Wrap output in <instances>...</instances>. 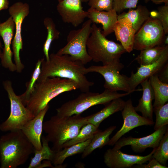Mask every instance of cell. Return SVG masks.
<instances>
[{"instance_id":"6da1fadb","label":"cell","mask_w":168,"mask_h":168,"mask_svg":"<svg viewBox=\"0 0 168 168\" xmlns=\"http://www.w3.org/2000/svg\"><path fill=\"white\" fill-rule=\"evenodd\" d=\"M41 60L40 73L37 81L54 77L69 79L77 84L78 89L82 92L89 91L94 84L86 77L84 71V65L69 55L51 53L48 61L44 58Z\"/></svg>"},{"instance_id":"7a4b0ae2","label":"cell","mask_w":168,"mask_h":168,"mask_svg":"<svg viewBox=\"0 0 168 168\" xmlns=\"http://www.w3.org/2000/svg\"><path fill=\"white\" fill-rule=\"evenodd\" d=\"M88 123L87 116L80 114L67 116L56 114L43 123V129L45 137L53 144L52 149L57 152L63 149V145L74 138L82 127Z\"/></svg>"},{"instance_id":"3957f363","label":"cell","mask_w":168,"mask_h":168,"mask_svg":"<svg viewBox=\"0 0 168 168\" xmlns=\"http://www.w3.org/2000/svg\"><path fill=\"white\" fill-rule=\"evenodd\" d=\"M34 147L21 130L9 131L0 138L1 168H16L24 164Z\"/></svg>"},{"instance_id":"277c9868","label":"cell","mask_w":168,"mask_h":168,"mask_svg":"<svg viewBox=\"0 0 168 168\" xmlns=\"http://www.w3.org/2000/svg\"><path fill=\"white\" fill-rule=\"evenodd\" d=\"M78 89L77 84L72 80L57 77H47L37 81L25 106L35 116L59 95Z\"/></svg>"},{"instance_id":"5b68a950","label":"cell","mask_w":168,"mask_h":168,"mask_svg":"<svg viewBox=\"0 0 168 168\" xmlns=\"http://www.w3.org/2000/svg\"><path fill=\"white\" fill-rule=\"evenodd\" d=\"M86 47L92 60L101 62L103 65L120 61L122 55L126 52L121 44L108 40L95 23L92 25Z\"/></svg>"},{"instance_id":"8992f818","label":"cell","mask_w":168,"mask_h":168,"mask_svg":"<svg viewBox=\"0 0 168 168\" xmlns=\"http://www.w3.org/2000/svg\"><path fill=\"white\" fill-rule=\"evenodd\" d=\"M130 94L128 92L120 93L106 89L101 93L89 91L82 92L76 98L64 103L56 109V114L60 116L67 117L81 114L93 106L98 105H105L114 99Z\"/></svg>"},{"instance_id":"52a82bcc","label":"cell","mask_w":168,"mask_h":168,"mask_svg":"<svg viewBox=\"0 0 168 168\" xmlns=\"http://www.w3.org/2000/svg\"><path fill=\"white\" fill-rule=\"evenodd\" d=\"M92 23L88 19L83 23L80 28L70 31L67 36L66 45L57 53L69 55L84 65L90 62L92 59L88 53L86 44L91 33Z\"/></svg>"},{"instance_id":"ba28073f","label":"cell","mask_w":168,"mask_h":168,"mask_svg":"<svg viewBox=\"0 0 168 168\" xmlns=\"http://www.w3.org/2000/svg\"><path fill=\"white\" fill-rule=\"evenodd\" d=\"M10 103V112L8 118L0 124V130L3 132L21 130L23 126L35 116L24 105L19 96L13 89L11 81L3 82Z\"/></svg>"},{"instance_id":"9c48e42d","label":"cell","mask_w":168,"mask_h":168,"mask_svg":"<svg viewBox=\"0 0 168 168\" xmlns=\"http://www.w3.org/2000/svg\"><path fill=\"white\" fill-rule=\"evenodd\" d=\"M124 67L119 61L103 66L92 65L85 68L84 71L85 74L91 72L101 74L105 80V89L113 92L122 91L131 93L133 91L130 87L129 77L120 73Z\"/></svg>"},{"instance_id":"30bf717a","label":"cell","mask_w":168,"mask_h":168,"mask_svg":"<svg viewBox=\"0 0 168 168\" xmlns=\"http://www.w3.org/2000/svg\"><path fill=\"white\" fill-rule=\"evenodd\" d=\"M165 35L160 21L150 17L136 32L133 49L141 51L163 44Z\"/></svg>"},{"instance_id":"8fae6325","label":"cell","mask_w":168,"mask_h":168,"mask_svg":"<svg viewBox=\"0 0 168 168\" xmlns=\"http://www.w3.org/2000/svg\"><path fill=\"white\" fill-rule=\"evenodd\" d=\"M8 12L15 24V33L12 42V47L16 72L21 73L25 67L20 57V52L22 50L23 45L21 27L24 20L29 14L30 7L26 3L18 2L10 7Z\"/></svg>"},{"instance_id":"7c38bea8","label":"cell","mask_w":168,"mask_h":168,"mask_svg":"<svg viewBox=\"0 0 168 168\" xmlns=\"http://www.w3.org/2000/svg\"><path fill=\"white\" fill-rule=\"evenodd\" d=\"M121 111L124 120L123 125L110 139L108 144L109 145H114L123 136L136 127L143 125H152L154 123L153 120L145 118L137 113L131 99L125 101V106Z\"/></svg>"},{"instance_id":"4fadbf2b","label":"cell","mask_w":168,"mask_h":168,"mask_svg":"<svg viewBox=\"0 0 168 168\" xmlns=\"http://www.w3.org/2000/svg\"><path fill=\"white\" fill-rule=\"evenodd\" d=\"M156 148H153L150 154L145 156L129 155L123 153L120 149L110 148L104 154V161L110 168H131L135 164H144L150 161Z\"/></svg>"},{"instance_id":"5bb4252c","label":"cell","mask_w":168,"mask_h":168,"mask_svg":"<svg viewBox=\"0 0 168 168\" xmlns=\"http://www.w3.org/2000/svg\"><path fill=\"white\" fill-rule=\"evenodd\" d=\"M167 129L168 126H164L155 130L151 134L141 138L131 136L121 138L115 143L113 148L120 149L124 146L130 145L134 152L140 153L147 148H157Z\"/></svg>"},{"instance_id":"9a60e30c","label":"cell","mask_w":168,"mask_h":168,"mask_svg":"<svg viewBox=\"0 0 168 168\" xmlns=\"http://www.w3.org/2000/svg\"><path fill=\"white\" fill-rule=\"evenodd\" d=\"M168 45L166 46L164 50L159 58L155 62L146 65H141L138 68L134 73L132 72L129 77V84L131 90L133 92L142 91L136 89L142 82L151 76L157 74L168 63Z\"/></svg>"},{"instance_id":"2e32d148","label":"cell","mask_w":168,"mask_h":168,"mask_svg":"<svg viewBox=\"0 0 168 168\" xmlns=\"http://www.w3.org/2000/svg\"><path fill=\"white\" fill-rule=\"evenodd\" d=\"M57 10L63 22L77 27L87 17V12L83 9L81 0H64L59 2Z\"/></svg>"},{"instance_id":"e0dca14e","label":"cell","mask_w":168,"mask_h":168,"mask_svg":"<svg viewBox=\"0 0 168 168\" xmlns=\"http://www.w3.org/2000/svg\"><path fill=\"white\" fill-rule=\"evenodd\" d=\"M15 29V24L11 16L0 24V35L2 38L4 47L0 58L2 66L11 72L16 71V66L13 62L12 51L11 48V41Z\"/></svg>"},{"instance_id":"ac0fdd59","label":"cell","mask_w":168,"mask_h":168,"mask_svg":"<svg viewBox=\"0 0 168 168\" xmlns=\"http://www.w3.org/2000/svg\"><path fill=\"white\" fill-rule=\"evenodd\" d=\"M49 108L48 105L33 119L28 121L21 129L34 149L37 150H40L42 147L41 138L43 120Z\"/></svg>"},{"instance_id":"d6986e66","label":"cell","mask_w":168,"mask_h":168,"mask_svg":"<svg viewBox=\"0 0 168 168\" xmlns=\"http://www.w3.org/2000/svg\"><path fill=\"white\" fill-rule=\"evenodd\" d=\"M113 30L117 40L120 42L126 52L132 51L136 31L129 20L126 17L118 18Z\"/></svg>"},{"instance_id":"ffe728a7","label":"cell","mask_w":168,"mask_h":168,"mask_svg":"<svg viewBox=\"0 0 168 168\" xmlns=\"http://www.w3.org/2000/svg\"><path fill=\"white\" fill-rule=\"evenodd\" d=\"M87 17L92 23L102 25V34L105 37L113 32L114 27L118 21L117 12L113 9L109 11H98L89 8L87 11Z\"/></svg>"},{"instance_id":"44dd1931","label":"cell","mask_w":168,"mask_h":168,"mask_svg":"<svg viewBox=\"0 0 168 168\" xmlns=\"http://www.w3.org/2000/svg\"><path fill=\"white\" fill-rule=\"evenodd\" d=\"M140 84L142 87V95L139 100L138 105L134 107V109L136 112H141L143 117L153 120L152 101L154 99V96L149 78Z\"/></svg>"},{"instance_id":"7402d4cb","label":"cell","mask_w":168,"mask_h":168,"mask_svg":"<svg viewBox=\"0 0 168 168\" xmlns=\"http://www.w3.org/2000/svg\"><path fill=\"white\" fill-rule=\"evenodd\" d=\"M125 104V101L121 98L114 99L99 111L87 116V122L98 128L104 120L114 113L122 110Z\"/></svg>"},{"instance_id":"603a6c76","label":"cell","mask_w":168,"mask_h":168,"mask_svg":"<svg viewBox=\"0 0 168 168\" xmlns=\"http://www.w3.org/2000/svg\"><path fill=\"white\" fill-rule=\"evenodd\" d=\"M124 17L129 20L137 32L150 17V12L145 6L139 5L136 9H130L127 12H124L118 16V18Z\"/></svg>"},{"instance_id":"cb8c5ba5","label":"cell","mask_w":168,"mask_h":168,"mask_svg":"<svg viewBox=\"0 0 168 168\" xmlns=\"http://www.w3.org/2000/svg\"><path fill=\"white\" fill-rule=\"evenodd\" d=\"M149 79L154 93L153 108L159 107L168 102V84L160 81L157 74L151 76Z\"/></svg>"},{"instance_id":"d4e9b609","label":"cell","mask_w":168,"mask_h":168,"mask_svg":"<svg viewBox=\"0 0 168 168\" xmlns=\"http://www.w3.org/2000/svg\"><path fill=\"white\" fill-rule=\"evenodd\" d=\"M116 126H110L104 131H99L93 136L91 141L82 153V157L85 158L97 148H101L108 145L110 136L116 129Z\"/></svg>"},{"instance_id":"484cf974","label":"cell","mask_w":168,"mask_h":168,"mask_svg":"<svg viewBox=\"0 0 168 168\" xmlns=\"http://www.w3.org/2000/svg\"><path fill=\"white\" fill-rule=\"evenodd\" d=\"M91 140V139H90L84 142L63 148V149L55 152L52 163L55 166L62 165L68 157L82 153L90 143Z\"/></svg>"},{"instance_id":"4316f807","label":"cell","mask_w":168,"mask_h":168,"mask_svg":"<svg viewBox=\"0 0 168 168\" xmlns=\"http://www.w3.org/2000/svg\"><path fill=\"white\" fill-rule=\"evenodd\" d=\"M42 147L39 150L34 149V156L31 159L28 168H38L44 160H49L52 162L55 152L49 147V142L44 136L41 137Z\"/></svg>"},{"instance_id":"83f0119b","label":"cell","mask_w":168,"mask_h":168,"mask_svg":"<svg viewBox=\"0 0 168 168\" xmlns=\"http://www.w3.org/2000/svg\"><path fill=\"white\" fill-rule=\"evenodd\" d=\"M164 44L141 50L140 54L134 59L140 66L146 65L156 62L160 57L165 50Z\"/></svg>"},{"instance_id":"f1b7e54d","label":"cell","mask_w":168,"mask_h":168,"mask_svg":"<svg viewBox=\"0 0 168 168\" xmlns=\"http://www.w3.org/2000/svg\"><path fill=\"white\" fill-rule=\"evenodd\" d=\"M44 25L47 30V35L43 47V51L45 57V60H49V50L52 42L58 39L60 32L56 28L53 19L46 17L44 20Z\"/></svg>"},{"instance_id":"f546056e","label":"cell","mask_w":168,"mask_h":168,"mask_svg":"<svg viewBox=\"0 0 168 168\" xmlns=\"http://www.w3.org/2000/svg\"><path fill=\"white\" fill-rule=\"evenodd\" d=\"M99 131L98 128L88 123L82 127L77 136L63 145V149L92 139L95 133Z\"/></svg>"},{"instance_id":"4dcf8cb0","label":"cell","mask_w":168,"mask_h":168,"mask_svg":"<svg viewBox=\"0 0 168 168\" xmlns=\"http://www.w3.org/2000/svg\"><path fill=\"white\" fill-rule=\"evenodd\" d=\"M41 59H39L36 63L35 67L29 81L26 83L25 91L19 95L21 101L25 106L26 103L34 91L41 71Z\"/></svg>"},{"instance_id":"1f68e13d","label":"cell","mask_w":168,"mask_h":168,"mask_svg":"<svg viewBox=\"0 0 168 168\" xmlns=\"http://www.w3.org/2000/svg\"><path fill=\"white\" fill-rule=\"evenodd\" d=\"M152 158L162 165L165 166L168 160V129L153 154Z\"/></svg>"},{"instance_id":"d6a6232c","label":"cell","mask_w":168,"mask_h":168,"mask_svg":"<svg viewBox=\"0 0 168 168\" xmlns=\"http://www.w3.org/2000/svg\"><path fill=\"white\" fill-rule=\"evenodd\" d=\"M156 116V120L154 129L155 131L168 124V103L162 106L153 108Z\"/></svg>"},{"instance_id":"836d02e7","label":"cell","mask_w":168,"mask_h":168,"mask_svg":"<svg viewBox=\"0 0 168 168\" xmlns=\"http://www.w3.org/2000/svg\"><path fill=\"white\" fill-rule=\"evenodd\" d=\"M150 17L155 18L161 22L165 35L168 33V5L161 6L157 11L150 12Z\"/></svg>"},{"instance_id":"e575fe53","label":"cell","mask_w":168,"mask_h":168,"mask_svg":"<svg viewBox=\"0 0 168 168\" xmlns=\"http://www.w3.org/2000/svg\"><path fill=\"white\" fill-rule=\"evenodd\" d=\"M114 0H88L90 8L98 11H109L113 9Z\"/></svg>"},{"instance_id":"d590c367","label":"cell","mask_w":168,"mask_h":168,"mask_svg":"<svg viewBox=\"0 0 168 168\" xmlns=\"http://www.w3.org/2000/svg\"><path fill=\"white\" fill-rule=\"evenodd\" d=\"M138 0H114L113 9L119 13L125 9L135 8L137 7Z\"/></svg>"},{"instance_id":"8d00e7d4","label":"cell","mask_w":168,"mask_h":168,"mask_svg":"<svg viewBox=\"0 0 168 168\" xmlns=\"http://www.w3.org/2000/svg\"><path fill=\"white\" fill-rule=\"evenodd\" d=\"M147 164H138L136 166H133L131 168H168L165 166L162 165L156 159L152 158Z\"/></svg>"},{"instance_id":"74e56055","label":"cell","mask_w":168,"mask_h":168,"mask_svg":"<svg viewBox=\"0 0 168 168\" xmlns=\"http://www.w3.org/2000/svg\"><path fill=\"white\" fill-rule=\"evenodd\" d=\"M159 80L161 82L168 84V63L157 74Z\"/></svg>"},{"instance_id":"f35d334b","label":"cell","mask_w":168,"mask_h":168,"mask_svg":"<svg viewBox=\"0 0 168 168\" xmlns=\"http://www.w3.org/2000/svg\"><path fill=\"white\" fill-rule=\"evenodd\" d=\"M9 1L8 0H0V11L9 8Z\"/></svg>"},{"instance_id":"ab89813d","label":"cell","mask_w":168,"mask_h":168,"mask_svg":"<svg viewBox=\"0 0 168 168\" xmlns=\"http://www.w3.org/2000/svg\"><path fill=\"white\" fill-rule=\"evenodd\" d=\"M51 161L47 160L43 161L38 166V168H43L45 167L55 168L51 164Z\"/></svg>"},{"instance_id":"60d3db41","label":"cell","mask_w":168,"mask_h":168,"mask_svg":"<svg viewBox=\"0 0 168 168\" xmlns=\"http://www.w3.org/2000/svg\"><path fill=\"white\" fill-rule=\"evenodd\" d=\"M163 44L164 45H168V35L165 36Z\"/></svg>"},{"instance_id":"b9f144b4","label":"cell","mask_w":168,"mask_h":168,"mask_svg":"<svg viewBox=\"0 0 168 168\" xmlns=\"http://www.w3.org/2000/svg\"><path fill=\"white\" fill-rule=\"evenodd\" d=\"M153 3L156 4H159L163 2V0H151Z\"/></svg>"},{"instance_id":"7bdbcfd3","label":"cell","mask_w":168,"mask_h":168,"mask_svg":"<svg viewBox=\"0 0 168 168\" xmlns=\"http://www.w3.org/2000/svg\"><path fill=\"white\" fill-rule=\"evenodd\" d=\"M2 49H3L2 48V43L0 40V58L1 57V56L2 55Z\"/></svg>"},{"instance_id":"ee69618b","label":"cell","mask_w":168,"mask_h":168,"mask_svg":"<svg viewBox=\"0 0 168 168\" xmlns=\"http://www.w3.org/2000/svg\"><path fill=\"white\" fill-rule=\"evenodd\" d=\"M163 2L165 3V5H168V0H163Z\"/></svg>"},{"instance_id":"f6af8a7d","label":"cell","mask_w":168,"mask_h":168,"mask_svg":"<svg viewBox=\"0 0 168 168\" xmlns=\"http://www.w3.org/2000/svg\"><path fill=\"white\" fill-rule=\"evenodd\" d=\"M88 0H81L82 2H88Z\"/></svg>"},{"instance_id":"bcb514c9","label":"cell","mask_w":168,"mask_h":168,"mask_svg":"<svg viewBox=\"0 0 168 168\" xmlns=\"http://www.w3.org/2000/svg\"><path fill=\"white\" fill-rule=\"evenodd\" d=\"M63 0H58V2H62V1H63Z\"/></svg>"}]
</instances>
